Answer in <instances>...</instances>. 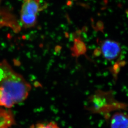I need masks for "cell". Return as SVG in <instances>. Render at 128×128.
<instances>
[{
    "label": "cell",
    "mask_w": 128,
    "mask_h": 128,
    "mask_svg": "<svg viewBox=\"0 0 128 128\" xmlns=\"http://www.w3.org/2000/svg\"><path fill=\"white\" fill-rule=\"evenodd\" d=\"M2 77L0 87L4 89L14 104L24 101L31 89L30 84L22 75L16 73L6 61L0 62Z\"/></svg>",
    "instance_id": "obj_1"
},
{
    "label": "cell",
    "mask_w": 128,
    "mask_h": 128,
    "mask_svg": "<svg viewBox=\"0 0 128 128\" xmlns=\"http://www.w3.org/2000/svg\"><path fill=\"white\" fill-rule=\"evenodd\" d=\"M41 0H23L20 20L24 28H31L36 23L37 16L42 10Z\"/></svg>",
    "instance_id": "obj_2"
},
{
    "label": "cell",
    "mask_w": 128,
    "mask_h": 128,
    "mask_svg": "<svg viewBox=\"0 0 128 128\" xmlns=\"http://www.w3.org/2000/svg\"><path fill=\"white\" fill-rule=\"evenodd\" d=\"M100 51L104 57L109 61L117 59L121 52L118 42L110 40H106L100 43Z\"/></svg>",
    "instance_id": "obj_3"
},
{
    "label": "cell",
    "mask_w": 128,
    "mask_h": 128,
    "mask_svg": "<svg viewBox=\"0 0 128 128\" xmlns=\"http://www.w3.org/2000/svg\"><path fill=\"white\" fill-rule=\"evenodd\" d=\"M110 128H128V115L125 113L117 112L112 116Z\"/></svg>",
    "instance_id": "obj_4"
},
{
    "label": "cell",
    "mask_w": 128,
    "mask_h": 128,
    "mask_svg": "<svg viewBox=\"0 0 128 128\" xmlns=\"http://www.w3.org/2000/svg\"><path fill=\"white\" fill-rule=\"evenodd\" d=\"M12 116L9 111L0 108V128H7L12 123Z\"/></svg>",
    "instance_id": "obj_5"
},
{
    "label": "cell",
    "mask_w": 128,
    "mask_h": 128,
    "mask_svg": "<svg viewBox=\"0 0 128 128\" xmlns=\"http://www.w3.org/2000/svg\"><path fill=\"white\" fill-rule=\"evenodd\" d=\"M14 102L4 89L0 87V106L10 108L14 105Z\"/></svg>",
    "instance_id": "obj_6"
},
{
    "label": "cell",
    "mask_w": 128,
    "mask_h": 128,
    "mask_svg": "<svg viewBox=\"0 0 128 128\" xmlns=\"http://www.w3.org/2000/svg\"><path fill=\"white\" fill-rule=\"evenodd\" d=\"M30 128H60L58 124L54 122L48 123H39L33 125Z\"/></svg>",
    "instance_id": "obj_7"
},
{
    "label": "cell",
    "mask_w": 128,
    "mask_h": 128,
    "mask_svg": "<svg viewBox=\"0 0 128 128\" xmlns=\"http://www.w3.org/2000/svg\"><path fill=\"white\" fill-rule=\"evenodd\" d=\"M2 77V71L0 68V81L1 80Z\"/></svg>",
    "instance_id": "obj_8"
}]
</instances>
